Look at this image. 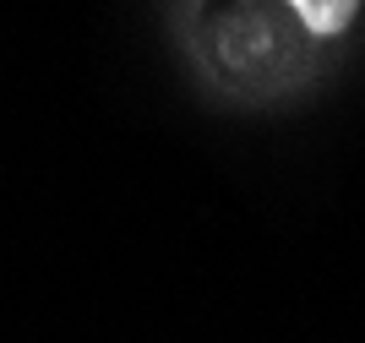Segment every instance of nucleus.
<instances>
[{
    "instance_id": "obj_1",
    "label": "nucleus",
    "mask_w": 365,
    "mask_h": 343,
    "mask_svg": "<svg viewBox=\"0 0 365 343\" xmlns=\"http://www.w3.org/2000/svg\"><path fill=\"white\" fill-rule=\"evenodd\" d=\"M294 16H300L311 33H322V39H333V33H344L354 22V6L360 0H289Z\"/></svg>"
}]
</instances>
